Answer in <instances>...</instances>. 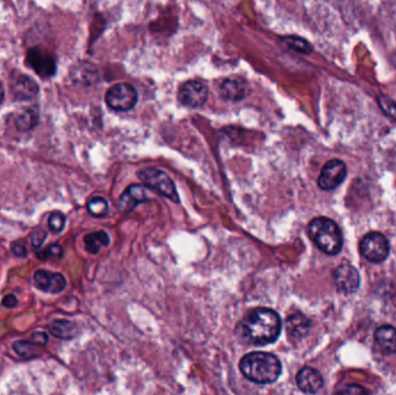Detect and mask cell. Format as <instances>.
I'll return each mask as SVG.
<instances>
[{
    "mask_svg": "<svg viewBox=\"0 0 396 395\" xmlns=\"http://www.w3.org/2000/svg\"><path fill=\"white\" fill-rule=\"evenodd\" d=\"M242 339L254 345L274 343L282 332V319L272 308H255L242 319L238 326Z\"/></svg>",
    "mask_w": 396,
    "mask_h": 395,
    "instance_id": "cell-1",
    "label": "cell"
},
{
    "mask_svg": "<svg viewBox=\"0 0 396 395\" xmlns=\"http://www.w3.org/2000/svg\"><path fill=\"white\" fill-rule=\"evenodd\" d=\"M239 369L243 377L255 384H272L282 374V363L269 352H254L242 357Z\"/></svg>",
    "mask_w": 396,
    "mask_h": 395,
    "instance_id": "cell-2",
    "label": "cell"
},
{
    "mask_svg": "<svg viewBox=\"0 0 396 395\" xmlns=\"http://www.w3.org/2000/svg\"><path fill=\"white\" fill-rule=\"evenodd\" d=\"M308 235L316 247L328 255H338L343 247V235L338 224L327 217H318L308 225Z\"/></svg>",
    "mask_w": 396,
    "mask_h": 395,
    "instance_id": "cell-3",
    "label": "cell"
},
{
    "mask_svg": "<svg viewBox=\"0 0 396 395\" xmlns=\"http://www.w3.org/2000/svg\"><path fill=\"white\" fill-rule=\"evenodd\" d=\"M138 178L146 187L157 191L164 198L175 203L180 202V196L176 191L175 184L165 172L155 169H145L138 172Z\"/></svg>",
    "mask_w": 396,
    "mask_h": 395,
    "instance_id": "cell-4",
    "label": "cell"
},
{
    "mask_svg": "<svg viewBox=\"0 0 396 395\" xmlns=\"http://www.w3.org/2000/svg\"><path fill=\"white\" fill-rule=\"evenodd\" d=\"M360 250L367 261L382 264L388 257L389 242L380 232H370L360 242Z\"/></svg>",
    "mask_w": 396,
    "mask_h": 395,
    "instance_id": "cell-5",
    "label": "cell"
},
{
    "mask_svg": "<svg viewBox=\"0 0 396 395\" xmlns=\"http://www.w3.org/2000/svg\"><path fill=\"white\" fill-rule=\"evenodd\" d=\"M138 93L129 84L114 85L107 92L106 103L115 111H128L136 106Z\"/></svg>",
    "mask_w": 396,
    "mask_h": 395,
    "instance_id": "cell-6",
    "label": "cell"
},
{
    "mask_svg": "<svg viewBox=\"0 0 396 395\" xmlns=\"http://www.w3.org/2000/svg\"><path fill=\"white\" fill-rule=\"evenodd\" d=\"M209 96V89L206 84L199 81H189L184 83L177 93V100L184 106L190 108H199L206 103Z\"/></svg>",
    "mask_w": 396,
    "mask_h": 395,
    "instance_id": "cell-7",
    "label": "cell"
},
{
    "mask_svg": "<svg viewBox=\"0 0 396 395\" xmlns=\"http://www.w3.org/2000/svg\"><path fill=\"white\" fill-rule=\"evenodd\" d=\"M346 176V166L338 159H333L323 166L318 179V184L322 191H333L338 188Z\"/></svg>",
    "mask_w": 396,
    "mask_h": 395,
    "instance_id": "cell-8",
    "label": "cell"
},
{
    "mask_svg": "<svg viewBox=\"0 0 396 395\" xmlns=\"http://www.w3.org/2000/svg\"><path fill=\"white\" fill-rule=\"evenodd\" d=\"M334 282L340 292L345 295L355 293L360 286L358 270L351 264H341L335 269Z\"/></svg>",
    "mask_w": 396,
    "mask_h": 395,
    "instance_id": "cell-9",
    "label": "cell"
},
{
    "mask_svg": "<svg viewBox=\"0 0 396 395\" xmlns=\"http://www.w3.org/2000/svg\"><path fill=\"white\" fill-rule=\"evenodd\" d=\"M34 281L37 289L48 293H59L66 288V279L59 273L40 269L34 274Z\"/></svg>",
    "mask_w": 396,
    "mask_h": 395,
    "instance_id": "cell-10",
    "label": "cell"
},
{
    "mask_svg": "<svg viewBox=\"0 0 396 395\" xmlns=\"http://www.w3.org/2000/svg\"><path fill=\"white\" fill-rule=\"evenodd\" d=\"M28 63L40 77L49 78L56 74L55 59L38 48L30 50Z\"/></svg>",
    "mask_w": 396,
    "mask_h": 395,
    "instance_id": "cell-11",
    "label": "cell"
},
{
    "mask_svg": "<svg viewBox=\"0 0 396 395\" xmlns=\"http://www.w3.org/2000/svg\"><path fill=\"white\" fill-rule=\"evenodd\" d=\"M296 381H297L299 389L307 394H313L319 392L323 386V378L319 371L313 367H308V366L298 372Z\"/></svg>",
    "mask_w": 396,
    "mask_h": 395,
    "instance_id": "cell-12",
    "label": "cell"
},
{
    "mask_svg": "<svg viewBox=\"0 0 396 395\" xmlns=\"http://www.w3.org/2000/svg\"><path fill=\"white\" fill-rule=\"evenodd\" d=\"M146 188L140 184H132L126 188V191L120 198V209L124 213H130L133 209L145 202H148Z\"/></svg>",
    "mask_w": 396,
    "mask_h": 395,
    "instance_id": "cell-13",
    "label": "cell"
},
{
    "mask_svg": "<svg viewBox=\"0 0 396 395\" xmlns=\"http://www.w3.org/2000/svg\"><path fill=\"white\" fill-rule=\"evenodd\" d=\"M311 326V320L302 313H294L286 319V334L292 340H301L307 337Z\"/></svg>",
    "mask_w": 396,
    "mask_h": 395,
    "instance_id": "cell-14",
    "label": "cell"
},
{
    "mask_svg": "<svg viewBox=\"0 0 396 395\" xmlns=\"http://www.w3.org/2000/svg\"><path fill=\"white\" fill-rule=\"evenodd\" d=\"M12 93L15 99L27 101L36 98L38 93V85L25 74H20L12 83Z\"/></svg>",
    "mask_w": 396,
    "mask_h": 395,
    "instance_id": "cell-15",
    "label": "cell"
},
{
    "mask_svg": "<svg viewBox=\"0 0 396 395\" xmlns=\"http://www.w3.org/2000/svg\"><path fill=\"white\" fill-rule=\"evenodd\" d=\"M374 341L385 355L396 354V328L389 325L379 327L374 333Z\"/></svg>",
    "mask_w": 396,
    "mask_h": 395,
    "instance_id": "cell-16",
    "label": "cell"
},
{
    "mask_svg": "<svg viewBox=\"0 0 396 395\" xmlns=\"http://www.w3.org/2000/svg\"><path fill=\"white\" fill-rule=\"evenodd\" d=\"M221 96L230 101H240L246 96V84L241 78H228L221 85Z\"/></svg>",
    "mask_w": 396,
    "mask_h": 395,
    "instance_id": "cell-17",
    "label": "cell"
},
{
    "mask_svg": "<svg viewBox=\"0 0 396 395\" xmlns=\"http://www.w3.org/2000/svg\"><path fill=\"white\" fill-rule=\"evenodd\" d=\"M49 330L54 337L60 340H72L78 334L77 325L69 320H56L50 323Z\"/></svg>",
    "mask_w": 396,
    "mask_h": 395,
    "instance_id": "cell-18",
    "label": "cell"
},
{
    "mask_svg": "<svg viewBox=\"0 0 396 395\" xmlns=\"http://www.w3.org/2000/svg\"><path fill=\"white\" fill-rule=\"evenodd\" d=\"M84 242L88 253L98 254L100 249L109 245V235H107L104 231H98V232H93L91 235H86Z\"/></svg>",
    "mask_w": 396,
    "mask_h": 395,
    "instance_id": "cell-19",
    "label": "cell"
},
{
    "mask_svg": "<svg viewBox=\"0 0 396 395\" xmlns=\"http://www.w3.org/2000/svg\"><path fill=\"white\" fill-rule=\"evenodd\" d=\"M87 210L88 213H91L93 217L103 218L109 213V205H108L106 198H94L88 202Z\"/></svg>",
    "mask_w": 396,
    "mask_h": 395,
    "instance_id": "cell-20",
    "label": "cell"
},
{
    "mask_svg": "<svg viewBox=\"0 0 396 395\" xmlns=\"http://www.w3.org/2000/svg\"><path fill=\"white\" fill-rule=\"evenodd\" d=\"M37 125V114L34 109H26L16 118V127L19 130L27 131Z\"/></svg>",
    "mask_w": 396,
    "mask_h": 395,
    "instance_id": "cell-21",
    "label": "cell"
},
{
    "mask_svg": "<svg viewBox=\"0 0 396 395\" xmlns=\"http://www.w3.org/2000/svg\"><path fill=\"white\" fill-rule=\"evenodd\" d=\"M35 345L33 342H27V341H18L13 344L14 352L21 357H30L34 355L35 352Z\"/></svg>",
    "mask_w": 396,
    "mask_h": 395,
    "instance_id": "cell-22",
    "label": "cell"
},
{
    "mask_svg": "<svg viewBox=\"0 0 396 395\" xmlns=\"http://www.w3.org/2000/svg\"><path fill=\"white\" fill-rule=\"evenodd\" d=\"M65 222V216L62 213H58V211L54 213L49 218V228L52 232H55V233H59V232H62L64 230Z\"/></svg>",
    "mask_w": 396,
    "mask_h": 395,
    "instance_id": "cell-23",
    "label": "cell"
},
{
    "mask_svg": "<svg viewBox=\"0 0 396 395\" xmlns=\"http://www.w3.org/2000/svg\"><path fill=\"white\" fill-rule=\"evenodd\" d=\"M379 105L382 107V109L385 111L386 115H388L389 118L396 120V103L392 99H389L387 96H382L378 99Z\"/></svg>",
    "mask_w": 396,
    "mask_h": 395,
    "instance_id": "cell-24",
    "label": "cell"
},
{
    "mask_svg": "<svg viewBox=\"0 0 396 395\" xmlns=\"http://www.w3.org/2000/svg\"><path fill=\"white\" fill-rule=\"evenodd\" d=\"M285 42L289 47L294 49V50H297V52H302V54L311 52L309 44H308L306 41L301 40V39H298V37H289L287 40H285Z\"/></svg>",
    "mask_w": 396,
    "mask_h": 395,
    "instance_id": "cell-25",
    "label": "cell"
},
{
    "mask_svg": "<svg viewBox=\"0 0 396 395\" xmlns=\"http://www.w3.org/2000/svg\"><path fill=\"white\" fill-rule=\"evenodd\" d=\"M45 238H47V232H45V231H34L33 233H32V235H30V240H32V244H33L34 248H41L42 245H43L44 242H45Z\"/></svg>",
    "mask_w": 396,
    "mask_h": 395,
    "instance_id": "cell-26",
    "label": "cell"
},
{
    "mask_svg": "<svg viewBox=\"0 0 396 395\" xmlns=\"http://www.w3.org/2000/svg\"><path fill=\"white\" fill-rule=\"evenodd\" d=\"M63 254L62 247L59 245H52L43 252L38 253L40 259H48V257H58Z\"/></svg>",
    "mask_w": 396,
    "mask_h": 395,
    "instance_id": "cell-27",
    "label": "cell"
},
{
    "mask_svg": "<svg viewBox=\"0 0 396 395\" xmlns=\"http://www.w3.org/2000/svg\"><path fill=\"white\" fill-rule=\"evenodd\" d=\"M338 392V393H344V394H367L366 389L362 386H358V385H348Z\"/></svg>",
    "mask_w": 396,
    "mask_h": 395,
    "instance_id": "cell-28",
    "label": "cell"
},
{
    "mask_svg": "<svg viewBox=\"0 0 396 395\" xmlns=\"http://www.w3.org/2000/svg\"><path fill=\"white\" fill-rule=\"evenodd\" d=\"M12 252L14 253L15 257H27V248L26 246L21 244V242H14L12 245Z\"/></svg>",
    "mask_w": 396,
    "mask_h": 395,
    "instance_id": "cell-29",
    "label": "cell"
},
{
    "mask_svg": "<svg viewBox=\"0 0 396 395\" xmlns=\"http://www.w3.org/2000/svg\"><path fill=\"white\" fill-rule=\"evenodd\" d=\"M32 342L36 345H41L43 347L45 344L48 343V335L43 333V332H40V333H34L33 337H32Z\"/></svg>",
    "mask_w": 396,
    "mask_h": 395,
    "instance_id": "cell-30",
    "label": "cell"
},
{
    "mask_svg": "<svg viewBox=\"0 0 396 395\" xmlns=\"http://www.w3.org/2000/svg\"><path fill=\"white\" fill-rule=\"evenodd\" d=\"M3 305H4L5 308H15V306L18 305V299H16L13 295H8V296L5 297L4 299H3Z\"/></svg>",
    "mask_w": 396,
    "mask_h": 395,
    "instance_id": "cell-31",
    "label": "cell"
},
{
    "mask_svg": "<svg viewBox=\"0 0 396 395\" xmlns=\"http://www.w3.org/2000/svg\"><path fill=\"white\" fill-rule=\"evenodd\" d=\"M5 99V91L4 87H3V85L0 84V105L3 103Z\"/></svg>",
    "mask_w": 396,
    "mask_h": 395,
    "instance_id": "cell-32",
    "label": "cell"
}]
</instances>
